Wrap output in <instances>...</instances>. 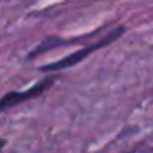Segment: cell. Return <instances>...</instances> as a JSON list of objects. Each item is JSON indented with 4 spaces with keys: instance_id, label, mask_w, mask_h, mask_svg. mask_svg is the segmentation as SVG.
<instances>
[{
    "instance_id": "1",
    "label": "cell",
    "mask_w": 153,
    "mask_h": 153,
    "mask_svg": "<svg viewBox=\"0 0 153 153\" xmlns=\"http://www.w3.org/2000/svg\"><path fill=\"white\" fill-rule=\"evenodd\" d=\"M123 31H125V28H123V27H117V28H114V30H110L109 33H105V36L100 38L99 41H96V43H92V45H89V46L82 48V50L74 51L73 54H69V56H66V58H61L59 61H54V63H51V64L41 66L40 69L43 71V73H56V71H61V69L73 68V66H76L77 63H81L82 59H86L89 54L96 53V51H99L100 48H105V46H109L112 41L119 40V38L122 36Z\"/></svg>"
},
{
    "instance_id": "2",
    "label": "cell",
    "mask_w": 153,
    "mask_h": 153,
    "mask_svg": "<svg viewBox=\"0 0 153 153\" xmlns=\"http://www.w3.org/2000/svg\"><path fill=\"white\" fill-rule=\"evenodd\" d=\"M54 81H56V76L51 74V76H46L41 81H38L33 87H30L27 91H12V92H7L5 96L0 97V114L7 109H12L15 105H20V104L27 102V100L38 97L40 94H43L45 91L50 89L54 84Z\"/></svg>"
},
{
    "instance_id": "3",
    "label": "cell",
    "mask_w": 153,
    "mask_h": 153,
    "mask_svg": "<svg viewBox=\"0 0 153 153\" xmlns=\"http://www.w3.org/2000/svg\"><path fill=\"white\" fill-rule=\"evenodd\" d=\"M5 145H7V140H4V138H0V152L5 148Z\"/></svg>"
}]
</instances>
